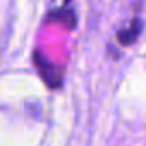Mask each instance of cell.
I'll return each instance as SVG.
<instances>
[{
  "label": "cell",
  "mask_w": 146,
  "mask_h": 146,
  "mask_svg": "<svg viewBox=\"0 0 146 146\" xmlns=\"http://www.w3.org/2000/svg\"><path fill=\"white\" fill-rule=\"evenodd\" d=\"M141 28H143L141 19H133V21L129 22L126 28H122L120 32H118V41H120L122 44H131V43H135L137 37H139V33H141Z\"/></svg>",
  "instance_id": "obj_1"
},
{
  "label": "cell",
  "mask_w": 146,
  "mask_h": 146,
  "mask_svg": "<svg viewBox=\"0 0 146 146\" xmlns=\"http://www.w3.org/2000/svg\"><path fill=\"white\" fill-rule=\"evenodd\" d=\"M72 0H52V7L56 9V13H59V11L67 9L68 6H70Z\"/></svg>",
  "instance_id": "obj_2"
}]
</instances>
